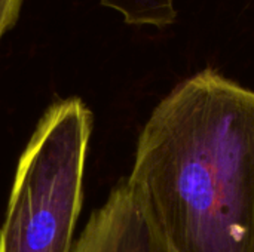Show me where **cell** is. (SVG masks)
Wrapping results in <instances>:
<instances>
[{
	"mask_svg": "<svg viewBox=\"0 0 254 252\" xmlns=\"http://www.w3.org/2000/svg\"><path fill=\"white\" fill-rule=\"evenodd\" d=\"M71 252H173L156 235L125 181L91 214Z\"/></svg>",
	"mask_w": 254,
	"mask_h": 252,
	"instance_id": "3957f363",
	"label": "cell"
},
{
	"mask_svg": "<svg viewBox=\"0 0 254 252\" xmlns=\"http://www.w3.org/2000/svg\"><path fill=\"white\" fill-rule=\"evenodd\" d=\"M92 125L91 110L77 97L45 111L16 166L0 252L73 251Z\"/></svg>",
	"mask_w": 254,
	"mask_h": 252,
	"instance_id": "7a4b0ae2",
	"label": "cell"
},
{
	"mask_svg": "<svg viewBox=\"0 0 254 252\" xmlns=\"http://www.w3.org/2000/svg\"><path fill=\"white\" fill-rule=\"evenodd\" d=\"M125 184L173 252H254V91L213 68L179 83Z\"/></svg>",
	"mask_w": 254,
	"mask_h": 252,
	"instance_id": "6da1fadb",
	"label": "cell"
},
{
	"mask_svg": "<svg viewBox=\"0 0 254 252\" xmlns=\"http://www.w3.org/2000/svg\"><path fill=\"white\" fill-rule=\"evenodd\" d=\"M24 0H0V40L1 37L15 27Z\"/></svg>",
	"mask_w": 254,
	"mask_h": 252,
	"instance_id": "5b68a950",
	"label": "cell"
},
{
	"mask_svg": "<svg viewBox=\"0 0 254 252\" xmlns=\"http://www.w3.org/2000/svg\"><path fill=\"white\" fill-rule=\"evenodd\" d=\"M104 7L119 12L129 25L167 27L177 18L176 0H100Z\"/></svg>",
	"mask_w": 254,
	"mask_h": 252,
	"instance_id": "277c9868",
	"label": "cell"
}]
</instances>
